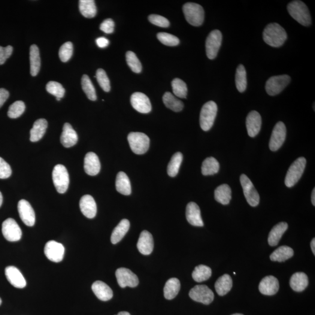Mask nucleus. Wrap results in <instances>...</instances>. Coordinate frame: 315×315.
<instances>
[{"mask_svg": "<svg viewBox=\"0 0 315 315\" xmlns=\"http://www.w3.org/2000/svg\"><path fill=\"white\" fill-rule=\"evenodd\" d=\"M163 102L166 107L176 112L182 111L184 107L183 103L176 98L171 92L165 93L163 96Z\"/></svg>", "mask_w": 315, "mask_h": 315, "instance_id": "ea45409f", "label": "nucleus"}, {"mask_svg": "<svg viewBox=\"0 0 315 315\" xmlns=\"http://www.w3.org/2000/svg\"><path fill=\"white\" fill-rule=\"evenodd\" d=\"M306 163L307 160L305 158L299 157L290 166L285 179V184L287 187H292L298 182L304 174Z\"/></svg>", "mask_w": 315, "mask_h": 315, "instance_id": "39448f33", "label": "nucleus"}, {"mask_svg": "<svg viewBox=\"0 0 315 315\" xmlns=\"http://www.w3.org/2000/svg\"><path fill=\"white\" fill-rule=\"evenodd\" d=\"M30 66L32 76H36L40 70L41 57L39 48L36 45H32L30 47Z\"/></svg>", "mask_w": 315, "mask_h": 315, "instance_id": "72a5a7b5", "label": "nucleus"}, {"mask_svg": "<svg viewBox=\"0 0 315 315\" xmlns=\"http://www.w3.org/2000/svg\"><path fill=\"white\" fill-rule=\"evenodd\" d=\"M116 277L118 284L122 288L130 287L135 288L137 287L139 283V280L137 275L126 268L118 269L116 271Z\"/></svg>", "mask_w": 315, "mask_h": 315, "instance_id": "2eb2a0df", "label": "nucleus"}, {"mask_svg": "<svg viewBox=\"0 0 315 315\" xmlns=\"http://www.w3.org/2000/svg\"><path fill=\"white\" fill-rule=\"evenodd\" d=\"M129 221L123 219L115 227L111 235V241L112 244H116L119 242L126 235L130 229Z\"/></svg>", "mask_w": 315, "mask_h": 315, "instance_id": "c756f323", "label": "nucleus"}, {"mask_svg": "<svg viewBox=\"0 0 315 315\" xmlns=\"http://www.w3.org/2000/svg\"><path fill=\"white\" fill-rule=\"evenodd\" d=\"M311 201L312 203L315 206V189L314 188L312 192L311 195Z\"/></svg>", "mask_w": 315, "mask_h": 315, "instance_id": "bf43d9fd", "label": "nucleus"}, {"mask_svg": "<svg viewBox=\"0 0 315 315\" xmlns=\"http://www.w3.org/2000/svg\"><path fill=\"white\" fill-rule=\"evenodd\" d=\"M288 224L285 222H281L275 225L272 228L268 238V242L270 246L275 247L279 243L280 239L284 233L288 229Z\"/></svg>", "mask_w": 315, "mask_h": 315, "instance_id": "bb28decb", "label": "nucleus"}, {"mask_svg": "<svg viewBox=\"0 0 315 315\" xmlns=\"http://www.w3.org/2000/svg\"><path fill=\"white\" fill-rule=\"evenodd\" d=\"M114 29V22L112 19L106 20L100 25V29L107 34H111Z\"/></svg>", "mask_w": 315, "mask_h": 315, "instance_id": "6e6d98bb", "label": "nucleus"}, {"mask_svg": "<svg viewBox=\"0 0 315 315\" xmlns=\"http://www.w3.org/2000/svg\"><path fill=\"white\" fill-rule=\"evenodd\" d=\"M287 10L290 16L302 25L308 26L311 25L312 20L308 8L301 1H293L287 6Z\"/></svg>", "mask_w": 315, "mask_h": 315, "instance_id": "f03ea898", "label": "nucleus"}, {"mask_svg": "<svg viewBox=\"0 0 315 315\" xmlns=\"http://www.w3.org/2000/svg\"><path fill=\"white\" fill-rule=\"evenodd\" d=\"M56 99H57V101H60V98H57Z\"/></svg>", "mask_w": 315, "mask_h": 315, "instance_id": "338daca9", "label": "nucleus"}, {"mask_svg": "<svg viewBox=\"0 0 315 315\" xmlns=\"http://www.w3.org/2000/svg\"><path fill=\"white\" fill-rule=\"evenodd\" d=\"M219 169L220 163L214 157H208L202 162V172L204 176L216 174Z\"/></svg>", "mask_w": 315, "mask_h": 315, "instance_id": "4c0bfd02", "label": "nucleus"}, {"mask_svg": "<svg viewBox=\"0 0 315 315\" xmlns=\"http://www.w3.org/2000/svg\"><path fill=\"white\" fill-rule=\"evenodd\" d=\"M2 233L8 241H19L22 237V231L18 224L13 219H8L2 224Z\"/></svg>", "mask_w": 315, "mask_h": 315, "instance_id": "f8f14e48", "label": "nucleus"}, {"mask_svg": "<svg viewBox=\"0 0 315 315\" xmlns=\"http://www.w3.org/2000/svg\"><path fill=\"white\" fill-rule=\"evenodd\" d=\"M47 91L57 98H62L65 94V89L62 84L56 81H50L46 86Z\"/></svg>", "mask_w": 315, "mask_h": 315, "instance_id": "de8ad7c7", "label": "nucleus"}, {"mask_svg": "<svg viewBox=\"0 0 315 315\" xmlns=\"http://www.w3.org/2000/svg\"><path fill=\"white\" fill-rule=\"evenodd\" d=\"M116 188L118 192L125 196L132 193L131 183L128 177L125 172L118 173L116 180Z\"/></svg>", "mask_w": 315, "mask_h": 315, "instance_id": "7c9ffc66", "label": "nucleus"}, {"mask_svg": "<svg viewBox=\"0 0 315 315\" xmlns=\"http://www.w3.org/2000/svg\"><path fill=\"white\" fill-rule=\"evenodd\" d=\"M222 40L223 35L219 30H214L208 35L205 42V50L209 59L213 60L216 58L222 44Z\"/></svg>", "mask_w": 315, "mask_h": 315, "instance_id": "1a4fd4ad", "label": "nucleus"}, {"mask_svg": "<svg viewBox=\"0 0 315 315\" xmlns=\"http://www.w3.org/2000/svg\"><path fill=\"white\" fill-rule=\"evenodd\" d=\"M92 290L96 297L102 301H108L113 297V291L103 281H96L93 283Z\"/></svg>", "mask_w": 315, "mask_h": 315, "instance_id": "a878e982", "label": "nucleus"}, {"mask_svg": "<svg viewBox=\"0 0 315 315\" xmlns=\"http://www.w3.org/2000/svg\"><path fill=\"white\" fill-rule=\"evenodd\" d=\"M263 40L271 47L283 46L287 39L286 31L277 23H271L266 26L263 33Z\"/></svg>", "mask_w": 315, "mask_h": 315, "instance_id": "f257e3e1", "label": "nucleus"}, {"mask_svg": "<svg viewBox=\"0 0 315 315\" xmlns=\"http://www.w3.org/2000/svg\"><path fill=\"white\" fill-rule=\"evenodd\" d=\"M13 51V47L11 46L5 47L0 46V65H4L6 60L11 56Z\"/></svg>", "mask_w": 315, "mask_h": 315, "instance_id": "5fc2aeb1", "label": "nucleus"}, {"mask_svg": "<svg viewBox=\"0 0 315 315\" xmlns=\"http://www.w3.org/2000/svg\"><path fill=\"white\" fill-rule=\"evenodd\" d=\"M48 126L47 120L45 119H39L33 124V127L30 131V140L32 142H37L44 137L46 133Z\"/></svg>", "mask_w": 315, "mask_h": 315, "instance_id": "c85d7f7f", "label": "nucleus"}, {"mask_svg": "<svg viewBox=\"0 0 315 315\" xmlns=\"http://www.w3.org/2000/svg\"><path fill=\"white\" fill-rule=\"evenodd\" d=\"M232 280L228 274H224L220 277L215 284V289L220 296L225 295L232 289Z\"/></svg>", "mask_w": 315, "mask_h": 315, "instance_id": "473e14b6", "label": "nucleus"}, {"mask_svg": "<svg viewBox=\"0 0 315 315\" xmlns=\"http://www.w3.org/2000/svg\"><path fill=\"white\" fill-rule=\"evenodd\" d=\"M130 102L133 108L141 113H150L152 109L149 98L143 93H133L130 98Z\"/></svg>", "mask_w": 315, "mask_h": 315, "instance_id": "f3484780", "label": "nucleus"}, {"mask_svg": "<svg viewBox=\"0 0 315 315\" xmlns=\"http://www.w3.org/2000/svg\"><path fill=\"white\" fill-rule=\"evenodd\" d=\"M82 89L86 93L88 98L90 101H95L97 99L96 90L91 81L87 75H84L81 79Z\"/></svg>", "mask_w": 315, "mask_h": 315, "instance_id": "37998d69", "label": "nucleus"}, {"mask_svg": "<svg viewBox=\"0 0 315 315\" xmlns=\"http://www.w3.org/2000/svg\"><path fill=\"white\" fill-rule=\"evenodd\" d=\"M79 9L81 14L87 18L95 17L97 13L95 2L93 0H80Z\"/></svg>", "mask_w": 315, "mask_h": 315, "instance_id": "e433bc0d", "label": "nucleus"}, {"mask_svg": "<svg viewBox=\"0 0 315 315\" xmlns=\"http://www.w3.org/2000/svg\"><path fill=\"white\" fill-rule=\"evenodd\" d=\"M25 110V105L21 101L15 102L9 108L8 116L11 119H17L23 113Z\"/></svg>", "mask_w": 315, "mask_h": 315, "instance_id": "49530a36", "label": "nucleus"}, {"mask_svg": "<svg viewBox=\"0 0 315 315\" xmlns=\"http://www.w3.org/2000/svg\"><path fill=\"white\" fill-rule=\"evenodd\" d=\"M232 315H244L241 314H233Z\"/></svg>", "mask_w": 315, "mask_h": 315, "instance_id": "0e129e2a", "label": "nucleus"}, {"mask_svg": "<svg viewBox=\"0 0 315 315\" xmlns=\"http://www.w3.org/2000/svg\"><path fill=\"white\" fill-rule=\"evenodd\" d=\"M172 87L175 96L180 98H186L187 93V85L180 78H175L172 82Z\"/></svg>", "mask_w": 315, "mask_h": 315, "instance_id": "c03bdc74", "label": "nucleus"}, {"mask_svg": "<svg viewBox=\"0 0 315 315\" xmlns=\"http://www.w3.org/2000/svg\"><path fill=\"white\" fill-rule=\"evenodd\" d=\"M218 107L216 102L209 101L202 106L200 115V125L205 132L211 129L217 114Z\"/></svg>", "mask_w": 315, "mask_h": 315, "instance_id": "20e7f679", "label": "nucleus"}, {"mask_svg": "<svg viewBox=\"0 0 315 315\" xmlns=\"http://www.w3.org/2000/svg\"><path fill=\"white\" fill-rule=\"evenodd\" d=\"M286 127L282 122H278L272 130L269 142L270 150L276 151L282 146L286 138Z\"/></svg>", "mask_w": 315, "mask_h": 315, "instance_id": "ddd939ff", "label": "nucleus"}, {"mask_svg": "<svg viewBox=\"0 0 315 315\" xmlns=\"http://www.w3.org/2000/svg\"><path fill=\"white\" fill-rule=\"evenodd\" d=\"M117 315H130L129 313H127V312H120V313L118 314Z\"/></svg>", "mask_w": 315, "mask_h": 315, "instance_id": "680f3d73", "label": "nucleus"}, {"mask_svg": "<svg viewBox=\"0 0 315 315\" xmlns=\"http://www.w3.org/2000/svg\"><path fill=\"white\" fill-rule=\"evenodd\" d=\"M309 281L307 275L303 272H295L291 277L290 285L292 289L296 292H302L308 286Z\"/></svg>", "mask_w": 315, "mask_h": 315, "instance_id": "cd10ccee", "label": "nucleus"}, {"mask_svg": "<svg viewBox=\"0 0 315 315\" xmlns=\"http://www.w3.org/2000/svg\"><path fill=\"white\" fill-rule=\"evenodd\" d=\"M183 11L187 22L194 26H201L204 20V11L201 5L187 2L183 7Z\"/></svg>", "mask_w": 315, "mask_h": 315, "instance_id": "7ed1b4c3", "label": "nucleus"}, {"mask_svg": "<svg viewBox=\"0 0 315 315\" xmlns=\"http://www.w3.org/2000/svg\"><path fill=\"white\" fill-rule=\"evenodd\" d=\"M100 87L105 92H110L111 90V84L110 79H109L107 73L102 68H99L97 70L96 77Z\"/></svg>", "mask_w": 315, "mask_h": 315, "instance_id": "8fccbe9b", "label": "nucleus"}, {"mask_svg": "<svg viewBox=\"0 0 315 315\" xmlns=\"http://www.w3.org/2000/svg\"><path fill=\"white\" fill-rule=\"evenodd\" d=\"M52 177L57 192L65 193L68 189L69 182V175L65 166L60 164L54 166Z\"/></svg>", "mask_w": 315, "mask_h": 315, "instance_id": "0eeeda50", "label": "nucleus"}, {"mask_svg": "<svg viewBox=\"0 0 315 315\" xmlns=\"http://www.w3.org/2000/svg\"><path fill=\"white\" fill-rule=\"evenodd\" d=\"M236 89L241 93L245 91L247 87V71L244 65H240L236 69L235 75Z\"/></svg>", "mask_w": 315, "mask_h": 315, "instance_id": "58836bf2", "label": "nucleus"}, {"mask_svg": "<svg viewBox=\"0 0 315 315\" xmlns=\"http://www.w3.org/2000/svg\"><path fill=\"white\" fill-rule=\"evenodd\" d=\"M80 207L82 213L88 219H92L96 216L97 206L92 196L87 195L82 197Z\"/></svg>", "mask_w": 315, "mask_h": 315, "instance_id": "4be33fe9", "label": "nucleus"}, {"mask_svg": "<svg viewBox=\"0 0 315 315\" xmlns=\"http://www.w3.org/2000/svg\"><path fill=\"white\" fill-rule=\"evenodd\" d=\"M186 216L191 225L195 226H203L204 223L201 216V209L196 202H190L187 205Z\"/></svg>", "mask_w": 315, "mask_h": 315, "instance_id": "412c9836", "label": "nucleus"}, {"mask_svg": "<svg viewBox=\"0 0 315 315\" xmlns=\"http://www.w3.org/2000/svg\"><path fill=\"white\" fill-rule=\"evenodd\" d=\"M189 296L193 301L204 305L210 304L214 298L213 292L205 285H198L193 287L190 291Z\"/></svg>", "mask_w": 315, "mask_h": 315, "instance_id": "9b49d317", "label": "nucleus"}, {"mask_svg": "<svg viewBox=\"0 0 315 315\" xmlns=\"http://www.w3.org/2000/svg\"><path fill=\"white\" fill-rule=\"evenodd\" d=\"M9 96H10V93H9L8 90L4 89H0V108L7 101Z\"/></svg>", "mask_w": 315, "mask_h": 315, "instance_id": "4d7b16f0", "label": "nucleus"}, {"mask_svg": "<svg viewBox=\"0 0 315 315\" xmlns=\"http://www.w3.org/2000/svg\"><path fill=\"white\" fill-rule=\"evenodd\" d=\"M311 249L312 250H313V252L315 255V239L314 238L313 240H312L311 243Z\"/></svg>", "mask_w": 315, "mask_h": 315, "instance_id": "052dcab7", "label": "nucleus"}, {"mask_svg": "<svg viewBox=\"0 0 315 315\" xmlns=\"http://www.w3.org/2000/svg\"><path fill=\"white\" fill-rule=\"evenodd\" d=\"M78 138L76 132L72 128L70 124L66 123L63 126V132L60 141L64 147L69 148L77 143Z\"/></svg>", "mask_w": 315, "mask_h": 315, "instance_id": "393cba45", "label": "nucleus"}, {"mask_svg": "<svg viewBox=\"0 0 315 315\" xmlns=\"http://www.w3.org/2000/svg\"><path fill=\"white\" fill-rule=\"evenodd\" d=\"M212 271L210 268L205 265H199L195 268L192 272L193 280L198 283L207 280L211 276Z\"/></svg>", "mask_w": 315, "mask_h": 315, "instance_id": "a19ab883", "label": "nucleus"}, {"mask_svg": "<svg viewBox=\"0 0 315 315\" xmlns=\"http://www.w3.org/2000/svg\"><path fill=\"white\" fill-rule=\"evenodd\" d=\"M214 198L221 204H228L232 198L231 187L226 184H221L215 190Z\"/></svg>", "mask_w": 315, "mask_h": 315, "instance_id": "2f4dec72", "label": "nucleus"}, {"mask_svg": "<svg viewBox=\"0 0 315 315\" xmlns=\"http://www.w3.org/2000/svg\"><path fill=\"white\" fill-rule=\"evenodd\" d=\"M180 289V281L177 278H172L166 281L163 293L166 299H173L177 296Z\"/></svg>", "mask_w": 315, "mask_h": 315, "instance_id": "f704fd0d", "label": "nucleus"}, {"mask_svg": "<svg viewBox=\"0 0 315 315\" xmlns=\"http://www.w3.org/2000/svg\"><path fill=\"white\" fill-rule=\"evenodd\" d=\"M5 275L11 285L17 289H23L26 286L25 278L19 270L14 266H8L5 269Z\"/></svg>", "mask_w": 315, "mask_h": 315, "instance_id": "aec40b11", "label": "nucleus"}, {"mask_svg": "<svg viewBox=\"0 0 315 315\" xmlns=\"http://www.w3.org/2000/svg\"><path fill=\"white\" fill-rule=\"evenodd\" d=\"M2 202H3V198H2V193L0 192V207H1L2 204Z\"/></svg>", "mask_w": 315, "mask_h": 315, "instance_id": "e2e57ef3", "label": "nucleus"}, {"mask_svg": "<svg viewBox=\"0 0 315 315\" xmlns=\"http://www.w3.org/2000/svg\"><path fill=\"white\" fill-rule=\"evenodd\" d=\"M246 126L248 135L254 137L259 134L262 127V117L259 112H250L247 117Z\"/></svg>", "mask_w": 315, "mask_h": 315, "instance_id": "a211bd4d", "label": "nucleus"}, {"mask_svg": "<svg viewBox=\"0 0 315 315\" xmlns=\"http://www.w3.org/2000/svg\"><path fill=\"white\" fill-rule=\"evenodd\" d=\"M127 139H128L130 147L135 154L142 155L149 149L150 138L144 133H130Z\"/></svg>", "mask_w": 315, "mask_h": 315, "instance_id": "423d86ee", "label": "nucleus"}, {"mask_svg": "<svg viewBox=\"0 0 315 315\" xmlns=\"http://www.w3.org/2000/svg\"><path fill=\"white\" fill-rule=\"evenodd\" d=\"M182 160L183 155L181 153L178 152L172 156L167 168L168 174L169 177H175L178 175Z\"/></svg>", "mask_w": 315, "mask_h": 315, "instance_id": "79ce46f5", "label": "nucleus"}, {"mask_svg": "<svg viewBox=\"0 0 315 315\" xmlns=\"http://www.w3.org/2000/svg\"><path fill=\"white\" fill-rule=\"evenodd\" d=\"M73 53V45L70 42H66L60 47L59 55L60 60L63 63L68 61Z\"/></svg>", "mask_w": 315, "mask_h": 315, "instance_id": "3c124183", "label": "nucleus"}, {"mask_svg": "<svg viewBox=\"0 0 315 315\" xmlns=\"http://www.w3.org/2000/svg\"><path fill=\"white\" fill-rule=\"evenodd\" d=\"M1 303H2V300H1V298H0V305H1Z\"/></svg>", "mask_w": 315, "mask_h": 315, "instance_id": "69168bd1", "label": "nucleus"}, {"mask_svg": "<svg viewBox=\"0 0 315 315\" xmlns=\"http://www.w3.org/2000/svg\"><path fill=\"white\" fill-rule=\"evenodd\" d=\"M127 65L135 73H140L142 70V65L137 56L133 51H127L126 54Z\"/></svg>", "mask_w": 315, "mask_h": 315, "instance_id": "a18cd8bd", "label": "nucleus"}, {"mask_svg": "<svg viewBox=\"0 0 315 315\" xmlns=\"http://www.w3.org/2000/svg\"><path fill=\"white\" fill-rule=\"evenodd\" d=\"M96 43L99 47L104 48L108 46L110 41L107 38L101 37L96 39Z\"/></svg>", "mask_w": 315, "mask_h": 315, "instance_id": "13d9d810", "label": "nucleus"}, {"mask_svg": "<svg viewBox=\"0 0 315 315\" xmlns=\"http://www.w3.org/2000/svg\"><path fill=\"white\" fill-rule=\"evenodd\" d=\"M240 181L247 201L252 207H256L260 202V196L252 181L246 175L242 174Z\"/></svg>", "mask_w": 315, "mask_h": 315, "instance_id": "9d476101", "label": "nucleus"}, {"mask_svg": "<svg viewBox=\"0 0 315 315\" xmlns=\"http://www.w3.org/2000/svg\"><path fill=\"white\" fill-rule=\"evenodd\" d=\"M148 20L151 23L162 28H167L170 25L169 21L165 17L158 16V15L153 14L148 17Z\"/></svg>", "mask_w": 315, "mask_h": 315, "instance_id": "603ef678", "label": "nucleus"}, {"mask_svg": "<svg viewBox=\"0 0 315 315\" xmlns=\"http://www.w3.org/2000/svg\"><path fill=\"white\" fill-rule=\"evenodd\" d=\"M65 247L63 245L56 241H48L45 247V255L51 262L56 263L62 262L65 255Z\"/></svg>", "mask_w": 315, "mask_h": 315, "instance_id": "4468645a", "label": "nucleus"}, {"mask_svg": "<svg viewBox=\"0 0 315 315\" xmlns=\"http://www.w3.org/2000/svg\"><path fill=\"white\" fill-rule=\"evenodd\" d=\"M137 249L144 255H149L154 249V239L151 233L147 231L141 232L137 242Z\"/></svg>", "mask_w": 315, "mask_h": 315, "instance_id": "5701e85b", "label": "nucleus"}, {"mask_svg": "<svg viewBox=\"0 0 315 315\" xmlns=\"http://www.w3.org/2000/svg\"><path fill=\"white\" fill-rule=\"evenodd\" d=\"M157 38L162 44L168 46H176L180 43V39L177 36L168 33H158L157 34Z\"/></svg>", "mask_w": 315, "mask_h": 315, "instance_id": "09e8293b", "label": "nucleus"}, {"mask_svg": "<svg viewBox=\"0 0 315 315\" xmlns=\"http://www.w3.org/2000/svg\"><path fill=\"white\" fill-rule=\"evenodd\" d=\"M18 210L19 212L21 220L26 225L32 226L35 225V211L28 201L25 200H21L18 202Z\"/></svg>", "mask_w": 315, "mask_h": 315, "instance_id": "dca6fc26", "label": "nucleus"}, {"mask_svg": "<svg viewBox=\"0 0 315 315\" xmlns=\"http://www.w3.org/2000/svg\"><path fill=\"white\" fill-rule=\"evenodd\" d=\"M84 170L90 176H95L101 170V163L99 158L94 153L90 152L86 154L84 159Z\"/></svg>", "mask_w": 315, "mask_h": 315, "instance_id": "b1692460", "label": "nucleus"}, {"mask_svg": "<svg viewBox=\"0 0 315 315\" xmlns=\"http://www.w3.org/2000/svg\"><path fill=\"white\" fill-rule=\"evenodd\" d=\"M279 282L277 278L269 275L263 278L259 284L260 292L265 295H274L279 290Z\"/></svg>", "mask_w": 315, "mask_h": 315, "instance_id": "6ab92c4d", "label": "nucleus"}, {"mask_svg": "<svg viewBox=\"0 0 315 315\" xmlns=\"http://www.w3.org/2000/svg\"><path fill=\"white\" fill-rule=\"evenodd\" d=\"M12 174L11 166L0 157V179H7Z\"/></svg>", "mask_w": 315, "mask_h": 315, "instance_id": "864d4df0", "label": "nucleus"}, {"mask_svg": "<svg viewBox=\"0 0 315 315\" xmlns=\"http://www.w3.org/2000/svg\"><path fill=\"white\" fill-rule=\"evenodd\" d=\"M293 255V250L292 248L287 246L280 247L271 254L270 258L271 261L284 262L292 258Z\"/></svg>", "mask_w": 315, "mask_h": 315, "instance_id": "c9c22d12", "label": "nucleus"}, {"mask_svg": "<svg viewBox=\"0 0 315 315\" xmlns=\"http://www.w3.org/2000/svg\"><path fill=\"white\" fill-rule=\"evenodd\" d=\"M290 81L291 77L288 75L271 77L266 82V92L270 96L279 94L290 83Z\"/></svg>", "mask_w": 315, "mask_h": 315, "instance_id": "6e6552de", "label": "nucleus"}]
</instances>
